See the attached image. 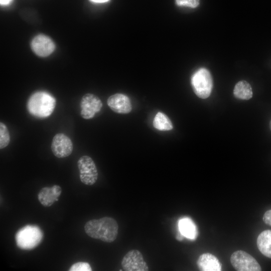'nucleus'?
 <instances>
[{"label":"nucleus","instance_id":"obj_18","mask_svg":"<svg viewBox=\"0 0 271 271\" xmlns=\"http://www.w3.org/2000/svg\"><path fill=\"white\" fill-rule=\"evenodd\" d=\"M10 142V132L7 126L3 123H0V149H2L8 146Z\"/></svg>","mask_w":271,"mask_h":271},{"label":"nucleus","instance_id":"obj_4","mask_svg":"<svg viewBox=\"0 0 271 271\" xmlns=\"http://www.w3.org/2000/svg\"><path fill=\"white\" fill-rule=\"evenodd\" d=\"M191 84L198 97L206 99L210 95L213 88V79L206 68H200L196 71L192 75Z\"/></svg>","mask_w":271,"mask_h":271},{"label":"nucleus","instance_id":"obj_24","mask_svg":"<svg viewBox=\"0 0 271 271\" xmlns=\"http://www.w3.org/2000/svg\"><path fill=\"white\" fill-rule=\"evenodd\" d=\"M184 235H183L181 233L178 234L176 235V238L179 241H181L184 239Z\"/></svg>","mask_w":271,"mask_h":271},{"label":"nucleus","instance_id":"obj_13","mask_svg":"<svg viewBox=\"0 0 271 271\" xmlns=\"http://www.w3.org/2000/svg\"><path fill=\"white\" fill-rule=\"evenodd\" d=\"M197 264L202 271H220L221 264L218 258L210 253H203L197 260Z\"/></svg>","mask_w":271,"mask_h":271},{"label":"nucleus","instance_id":"obj_10","mask_svg":"<svg viewBox=\"0 0 271 271\" xmlns=\"http://www.w3.org/2000/svg\"><path fill=\"white\" fill-rule=\"evenodd\" d=\"M31 47L37 55L45 57L53 52L55 49V45L50 37L43 34H40L32 39Z\"/></svg>","mask_w":271,"mask_h":271},{"label":"nucleus","instance_id":"obj_25","mask_svg":"<svg viewBox=\"0 0 271 271\" xmlns=\"http://www.w3.org/2000/svg\"><path fill=\"white\" fill-rule=\"evenodd\" d=\"M269 128H270V129L271 130V119H270V120L269 121Z\"/></svg>","mask_w":271,"mask_h":271},{"label":"nucleus","instance_id":"obj_8","mask_svg":"<svg viewBox=\"0 0 271 271\" xmlns=\"http://www.w3.org/2000/svg\"><path fill=\"white\" fill-rule=\"evenodd\" d=\"M121 265L125 271H147L149 267L142 253L136 249L129 251L123 257Z\"/></svg>","mask_w":271,"mask_h":271},{"label":"nucleus","instance_id":"obj_15","mask_svg":"<svg viewBox=\"0 0 271 271\" xmlns=\"http://www.w3.org/2000/svg\"><path fill=\"white\" fill-rule=\"evenodd\" d=\"M257 246L264 256L271 258V230L261 232L257 238Z\"/></svg>","mask_w":271,"mask_h":271},{"label":"nucleus","instance_id":"obj_1","mask_svg":"<svg viewBox=\"0 0 271 271\" xmlns=\"http://www.w3.org/2000/svg\"><path fill=\"white\" fill-rule=\"evenodd\" d=\"M86 233L91 238L106 242H112L117 236L118 225L116 220L110 217L92 219L84 226Z\"/></svg>","mask_w":271,"mask_h":271},{"label":"nucleus","instance_id":"obj_17","mask_svg":"<svg viewBox=\"0 0 271 271\" xmlns=\"http://www.w3.org/2000/svg\"><path fill=\"white\" fill-rule=\"evenodd\" d=\"M154 127L161 131H167L173 129V124L169 118L164 113L159 112L153 120Z\"/></svg>","mask_w":271,"mask_h":271},{"label":"nucleus","instance_id":"obj_3","mask_svg":"<svg viewBox=\"0 0 271 271\" xmlns=\"http://www.w3.org/2000/svg\"><path fill=\"white\" fill-rule=\"evenodd\" d=\"M43 236V232L39 226L28 225L17 232L15 239L17 245L20 248L30 250L40 244Z\"/></svg>","mask_w":271,"mask_h":271},{"label":"nucleus","instance_id":"obj_2","mask_svg":"<svg viewBox=\"0 0 271 271\" xmlns=\"http://www.w3.org/2000/svg\"><path fill=\"white\" fill-rule=\"evenodd\" d=\"M56 106V99L49 93L38 91L29 98L27 107L29 112L38 118H45L53 112Z\"/></svg>","mask_w":271,"mask_h":271},{"label":"nucleus","instance_id":"obj_7","mask_svg":"<svg viewBox=\"0 0 271 271\" xmlns=\"http://www.w3.org/2000/svg\"><path fill=\"white\" fill-rule=\"evenodd\" d=\"M102 107V103L98 97L93 94L86 93L80 101V114L84 119H91L100 111Z\"/></svg>","mask_w":271,"mask_h":271},{"label":"nucleus","instance_id":"obj_11","mask_svg":"<svg viewBox=\"0 0 271 271\" xmlns=\"http://www.w3.org/2000/svg\"><path fill=\"white\" fill-rule=\"evenodd\" d=\"M107 103L112 111L117 113L127 114L132 109L129 98L122 93H116L110 96L107 99Z\"/></svg>","mask_w":271,"mask_h":271},{"label":"nucleus","instance_id":"obj_6","mask_svg":"<svg viewBox=\"0 0 271 271\" xmlns=\"http://www.w3.org/2000/svg\"><path fill=\"white\" fill-rule=\"evenodd\" d=\"M77 166L81 182L87 185H93L97 181L98 172L92 159L83 156L78 160Z\"/></svg>","mask_w":271,"mask_h":271},{"label":"nucleus","instance_id":"obj_22","mask_svg":"<svg viewBox=\"0 0 271 271\" xmlns=\"http://www.w3.org/2000/svg\"><path fill=\"white\" fill-rule=\"evenodd\" d=\"M13 0H0L1 5L5 6L10 4Z\"/></svg>","mask_w":271,"mask_h":271},{"label":"nucleus","instance_id":"obj_12","mask_svg":"<svg viewBox=\"0 0 271 271\" xmlns=\"http://www.w3.org/2000/svg\"><path fill=\"white\" fill-rule=\"evenodd\" d=\"M61 192V188L57 185H55L51 187H44L39 191L38 198L43 206L49 207L55 201H58V197Z\"/></svg>","mask_w":271,"mask_h":271},{"label":"nucleus","instance_id":"obj_9","mask_svg":"<svg viewBox=\"0 0 271 271\" xmlns=\"http://www.w3.org/2000/svg\"><path fill=\"white\" fill-rule=\"evenodd\" d=\"M51 149L56 157L63 158L71 155L73 147L70 139L62 133H59L53 138Z\"/></svg>","mask_w":271,"mask_h":271},{"label":"nucleus","instance_id":"obj_16","mask_svg":"<svg viewBox=\"0 0 271 271\" xmlns=\"http://www.w3.org/2000/svg\"><path fill=\"white\" fill-rule=\"evenodd\" d=\"M234 96L241 100H248L253 95L252 89L250 84L245 80L238 82L233 89Z\"/></svg>","mask_w":271,"mask_h":271},{"label":"nucleus","instance_id":"obj_21","mask_svg":"<svg viewBox=\"0 0 271 271\" xmlns=\"http://www.w3.org/2000/svg\"><path fill=\"white\" fill-rule=\"evenodd\" d=\"M262 219L266 224L271 226V209L264 213Z\"/></svg>","mask_w":271,"mask_h":271},{"label":"nucleus","instance_id":"obj_20","mask_svg":"<svg viewBox=\"0 0 271 271\" xmlns=\"http://www.w3.org/2000/svg\"><path fill=\"white\" fill-rule=\"evenodd\" d=\"M175 3L178 6L196 8L200 5V0H175Z\"/></svg>","mask_w":271,"mask_h":271},{"label":"nucleus","instance_id":"obj_23","mask_svg":"<svg viewBox=\"0 0 271 271\" xmlns=\"http://www.w3.org/2000/svg\"><path fill=\"white\" fill-rule=\"evenodd\" d=\"M94 3H104L109 1L110 0H89Z\"/></svg>","mask_w":271,"mask_h":271},{"label":"nucleus","instance_id":"obj_19","mask_svg":"<svg viewBox=\"0 0 271 271\" xmlns=\"http://www.w3.org/2000/svg\"><path fill=\"white\" fill-rule=\"evenodd\" d=\"M70 271H91L90 264L86 262H78L73 264L69 269Z\"/></svg>","mask_w":271,"mask_h":271},{"label":"nucleus","instance_id":"obj_14","mask_svg":"<svg viewBox=\"0 0 271 271\" xmlns=\"http://www.w3.org/2000/svg\"><path fill=\"white\" fill-rule=\"evenodd\" d=\"M180 232L184 237L191 240H195L198 234L197 227L189 218L185 217L179 221Z\"/></svg>","mask_w":271,"mask_h":271},{"label":"nucleus","instance_id":"obj_5","mask_svg":"<svg viewBox=\"0 0 271 271\" xmlns=\"http://www.w3.org/2000/svg\"><path fill=\"white\" fill-rule=\"evenodd\" d=\"M232 266L238 271H260L261 268L256 260L243 250H237L231 255Z\"/></svg>","mask_w":271,"mask_h":271}]
</instances>
